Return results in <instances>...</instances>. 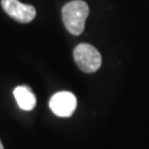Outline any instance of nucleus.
I'll return each instance as SVG.
<instances>
[{"label":"nucleus","instance_id":"f257e3e1","mask_svg":"<svg viewBox=\"0 0 149 149\" xmlns=\"http://www.w3.org/2000/svg\"><path fill=\"white\" fill-rule=\"evenodd\" d=\"M90 13V8L83 0L70 1L62 8V20L68 31L79 36L84 31L85 21Z\"/></svg>","mask_w":149,"mask_h":149},{"label":"nucleus","instance_id":"f03ea898","mask_svg":"<svg viewBox=\"0 0 149 149\" xmlns=\"http://www.w3.org/2000/svg\"><path fill=\"white\" fill-rule=\"evenodd\" d=\"M74 60L79 69L85 73H94L102 65L101 53L87 43H81L75 48Z\"/></svg>","mask_w":149,"mask_h":149},{"label":"nucleus","instance_id":"7ed1b4c3","mask_svg":"<svg viewBox=\"0 0 149 149\" xmlns=\"http://www.w3.org/2000/svg\"><path fill=\"white\" fill-rule=\"evenodd\" d=\"M1 6L8 16L21 23H28L36 18V8L21 3L19 0H1Z\"/></svg>","mask_w":149,"mask_h":149},{"label":"nucleus","instance_id":"20e7f679","mask_svg":"<svg viewBox=\"0 0 149 149\" xmlns=\"http://www.w3.org/2000/svg\"><path fill=\"white\" fill-rule=\"evenodd\" d=\"M51 111L60 117H70L76 108V97L71 92H59L50 100Z\"/></svg>","mask_w":149,"mask_h":149},{"label":"nucleus","instance_id":"39448f33","mask_svg":"<svg viewBox=\"0 0 149 149\" xmlns=\"http://www.w3.org/2000/svg\"><path fill=\"white\" fill-rule=\"evenodd\" d=\"M13 95L19 107L23 111H31L36 106V96L30 87L28 86H18L13 91Z\"/></svg>","mask_w":149,"mask_h":149},{"label":"nucleus","instance_id":"423d86ee","mask_svg":"<svg viewBox=\"0 0 149 149\" xmlns=\"http://www.w3.org/2000/svg\"><path fill=\"white\" fill-rule=\"evenodd\" d=\"M0 149H3V146H2V144H1V141H0Z\"/></svg>","mask_w":149,"mask_h":149}]
</instances>
